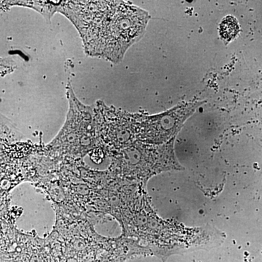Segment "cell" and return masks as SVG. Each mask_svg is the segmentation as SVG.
I'll list each match as a JSON object with an SVG mask.
<instances>
[{
  "label": "cell",
  "instance_id": "obj_1",
  "mask_svg": "<svg viewBox=\"0 0 262 262\" xmlns=\"http://www.w3.org/2000/svg\"><path fill=\"white\" fill-rule=\"evenodd\" d=\"M91 3V16L86 20L88 33L93 36L88 51L119 63L127 49L143 36L149 14L128 1H99V6L97 1H94L95 6Z\"/></svg>",
  "mask_w": 262,
  "mask_h": 262
},
{
  "label": "cell",
  "instance_id": "obj_2",
  "mask_svg": "<svg viewBox=\"0 0 262 262\" xmlns=\"http://www.w3.org/2000/svg\"><path fill=\"white\" fill-rule=\"evenodd\" d=\"M174 138L162 145L136 140L128 147L110 154L112 167L119 176L146 185L152 176L163 171L180 169L174 151Z\"/></svg>",
  "mask_w": 262,
  "mask_h": 262
},
{
  "label": "cell",
  "instance_id": "obj_3",
  "mask_svg": "<svg viewBox=\"0 0 262 262\" xmlns=\"http://www.w3.org/2000/svg\"><path fill=\"white\" fill-rule=\"evenodd\" d=\"M97 110L98 135L109 154L124 149L137 140L134 114L100 102Z\"/></svg>",
  "mask_w": 262,
  "mask_h": 262
},
{
  "label": "cell",
  "instance_id": "obj_4",
  "mask_svg": "<svg viewBox=\"0 0 262 262\" xmlns=\"http://www.w3.org/2000/svg\"><path fill=\"white\" fill-rule=\"evenodd\" d=\"M190 108L179 106L154 115L134 113L137 140L150 145H162L174 138L191 114Z\"/></svg>",
  "mask_w": 262,
  "mask_h": 262
},
{
  "label": "cell",
  "instance_id": "obj_5",
  "mask_svg": "<svg viewBox=\"0 0 262 262\" xmlns=\"http://www.w3.org/2000/svg\"><path fill=\"white\" fill-rule=\"evenodd\" d=\"M238 31V24L234 17L228 16L222 21L220 33L224 39L228 40L231 39L236 36Z\"/></svg>",
  "mask_w": 262,
  "mask_h": 262
}]
</instances>
